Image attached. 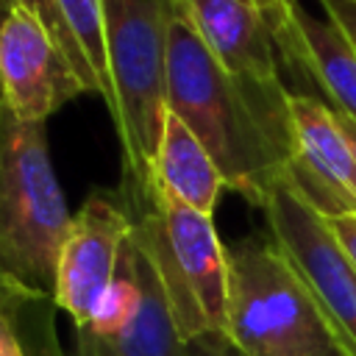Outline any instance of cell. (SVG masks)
Masks as SVG:
<instances>
[{
    "instance_id": "6da1fadb",
    "label": "cell",
    "mask_w": 356,
    "mask_h": 356,
    "mask_svg": "<svg viewBox=\"0 0 356 356\" xmlns=\"http://www.w3.org/2000/svg\"><path fill=\"white\" fill-rule=\"evenodd\" d=\"M167 108L200 139L225 189L264 206L292 153L289 92L270 95L228 75L172 11L167 42Z\"/></svg>"
},
{
    "instance_id": "9a60e30c",
    "label": "cell",
    "mask_w": 356,
    "mask_h": 356,
    "mask_svg": "<svg viewBox=\"0 0 356 356\" xmlns=\"http://www.w3.org/2000/svg\"><path fill=\"white\" fill-rule=\"evenodd\" d=\"M136 306H139V281H136V270H134L131 245L125 242L114 281L100 295L89 323L75 334L78 337H89V339H111L131 323V317L136 314Z\"/></svg>"
},
{
    "instance_id": "8fae6325",
    "label": "cell",
    "mask_w": 356,
    "mask_h": 356,
    "mask_svg": "<svg viewBox=\"0 0 356 356\" xmlns=\"http://www.w3.org/2000/svg\"><path fill=\"white\" fill-rule=\"evenodd\" d=\"M172 8L228 75L270 95L292 92L281 78L278 47L259 6L248 0H172Z\"/></svg>"
},
{
    "instance_id": "44dd1931",
    "label": "cell",
    "mask_w": 356,
    "mask_h": 356,
    "mask_svg": "<svg viewBox=\"0 0 356 356\" xmlns=\"http://www.w3.org/2000/svg\"><path fill=\"white\" fill-rule=\"evenodd\" d=\"M28 350H31V356H72V353H64V350L58 348V339H56V334H53V328H50V320L42 325L36 342L28 339Z\"/></svg>"
},
{
    "instance_id": "7402d4cb",
    "label": "cell",
    "mask_w": 356,
    "mask_h": 356,
    "mask_svg": "<svg viewBox=\"0 0 356 356\" xmlns=\"http://www.w3.org/2000/svg\"><path fill=\"white\" fill-rule=\"evenodd\" d=\"M337 114V111H334ZM339 117V122H342V131H345V136H348V142L353 145V153H356V122L353 120H348L345 114H337Z\"/></svg>"
},
{
    "instance_id": "7c38bea8",
    "label": "cell",
    "mask_w": 356,
    "mask_h": 356,
    "mask_svg": "<svg viewBox=\"0 0 356 356\" xmlns=\"http://www.w3.org/2000/svg\"><path fill=\"white\" fill-rule=\"evenodd\" d=\"M134 270L139 281V306L131 323L111 339H89L78 337L72 356H186V339L175 323L172 306L161 286L159 273L150 259L128 239Z\"/></svg>"
},
{
    "instance_id": "ffe728a7",
    "label": "cell",
    "mask_w": 356,
    "mask_h": 356,
    "mask_svg": "<svg viewBox=\"0 0 356 356\" xmlns=\"http://www.w3.org/2000/svg\"><path fill=\"white\" fill-rule=\"evenodd\" d=\"M28 309H31V306H28ZM25 314H28V312H25ZM22 323H25V317H22ZM22 323L0 334V356H31L28 339H25V334H22Z\"/></svg>"
},
{
    "instance_id": "ba28073f",
    "label": "cell",
    "mask_w": 356,
    "mask_h": 356,
    "mask_svg": "<svg viewBox=\"0 0 356 356\" xmlns=\"http://www.w3.org/2000/svg\"><path fill=\"white\" fill-rule=\"evenodd\" d=\"M134 231L131 214L111 189H92L72 214L56 267L53 306L67 312L81 331L100 295L117 275L122 248Z\"/></svg>"
},
{
    "instance_id": "603a6c76",
    "label": "cell",
    "mask_w": 356,
    "mask_h": 356,
    "mask_svg": "<svg viewBox=\"0 0 356 356\" xmlns=\"http://www.w3.org/2000/svg\"><path fill=\"white\" fill-rule=\"evenodd\" d=\"M17 0H0V22H3V17L11 11V6H14Z\"/></svg>"
},
{
    "instance_id": "30bf717a",
    "label": "cell",
    "mask_w": 356,
    "mask_h": 356,
    "mask_svg": "<svg viewBox=\"0 0 356 356\" xmlns=\"http://www.w3.org/2000/svg\"><path fill=\"white\" fill-rule=\"evenodd\" d=\"M292 153L286 178L323 214H356V153L339 117L314 95L289 92Z\"/></svg>"
},
{
    "instance_id": "5bb4252c",
    "label": "cell",
    "mask_w": 356,
    "mask_h": 356,
    "mask_svg": "<svg viewBox=\"0 0 356 356\" xmlns=\"http://www.w3.org/2000/svg\"><path fill=\"white\" fill-rule=\"evenodd\" d=\"M47 14L56 39L86 86V95H97L106 108H111L103 0H47Z\"/></svg>"
},
{
    "instance_id": "277c9868",
    "label": "cell",
    "mask_w": 356,
    "mask_h": 356,
    "mask_svg": "<svg viewBox=\"0 0 356 356\" xmlns=\"http://www.w3.org/2000/svg\"><path fill=\"white\" fill-rule=\"evenodd\" d=\"M222 334L242 356H342L317 300L270 234L228 248Z\"/></svg>"
},
{
    "instance_id": "52a82bcc",
    "label": "cell",
    "mask_w": 356,
    "mask_h": 356,
    "mask_svg": "<svg viewBox=\"0 0 356 356\" xmlns=\"http://www.w3.org/2000/svg\"><path fill=\"white\" fill-rule=\"evenodd\" d=\"M0 92L22 122H44L64 103L86 95L50 28L47 0H17L0 22Z\"/></svg>"
},
{
    "instance_id": "4fadbf2b",
    "label": "cell",
    "mask_w": 356,
    "mask_h": 356,
    "mask_svg": "<svg viewBox=\"0 0 356 356\" xmlns=\"http://www.w3.org/2000/svg\"><path fill=\"white\" fill-rule=\"evenodd\" d=\"M153 186L164 197L200 214H214L220 192L225 189V178L209 150L172 111L164 117V131L153 159Z\"/></svg>"
},
{
    "instance_id": "7a4b0ae2",
    "label": "cell",
    "mask_w": 356,
    "mask_h": 356,
    "mask_svg": "<svg viewBox=\"0 0 356 356\" xmlns=\"http://www.w3.org/2000/svg\"><path fill=\"white\" fill-rule=\"evenodd\" d=\"M120 197L131 214V239L150 259L184 339L222 334L228 309V248L220 242L211 214H200L164 197L153 184L120 181Z\"/></svg>"
},
{
    "instance_id": "cb8c5ba5",
    "label": "cell",
    "mask_w": 356,
    "mask_h": 356,
    "mask_svg": "<svg viewBox=\"0 0 356 356\" xmlns=\"http://www.w3.org/2000/svg\"><path fill=\"white\" fill-rule=\"evenodd\" d=\"M248 3H253V6H259V8H261V6H267V3H273V0H248Z\"/></svg>"
},
{
    "instance_id": "8992f818",
    "label": "cell",
    "mask_w": 356,
    "mask_h": 356,
    "mask_svg": "<svg viewBox=\"0 0 356 356\" xmlns=\"http://www.w3.org/2000/svg\"><path fill=\"white\" fill-rule=\"evenodd\" d=\"M267 234L317 300L342 356H356V267L328 220L281 175L264 206Z\"/></svg>"
},
{
    "instance_id": "d6986e66",
    "label": "cell",
    "mask_w": 356,
    "mask_h": 356,
    "mask_svg": "<svg viewBox=\"0 0 356 356\" xmlns=\"http://www.w3.org/2000/svg\"><path fill=\"white\" fill-rule=\"evenodd\" d=\"M337 242L342 245V250L348 253V259L356 267V214H342V217H325Z\"/></svg>"
},
{
    "instance_id": "2e32d148",
    "label": "cell",
    "mask_w": 356,
    "mask_h": 356,
    "mask_svg": "<svg viewBox=\"0 0 356 356\" xmlns=\"http://www.w3.org/2000/svg\"><path fill=\"white\" fill-rule=\"evenodd\" d=\"M36 300H47V298L25 289L22 284H17V281H11L8 275L0 273V334L19 325L28 306L36 303Z\"/></svg>"
},
{
    "instance_id": "3957f363",
    "label": "cell",
    "mask_w": 356,
    "mask_h": 356,
    "mask_svg": "<svg viewBox=\"0 0 356 356\" xmlns=\"http://www.w3.org/2000/svg\"><path fill=\"white\" fill-rule=\"evenodd\" d=\"M70 220L44 122H22L0 103V273L53 300Z\"/></svg>"
},
{
    "instance_id": "9c48e42d",
    "label": "cell",
    "mask_w": 356,
    "mask_h": 356,
    "mask_svg": "<svg viewBox=\"0 0 356 356\" xmlns=\"http://www.w3.org/2000/svg\"><path fill=\"white\" fill-rule=\"evenodd\" d=\"M281 67L320 97L331 111L356 122V47L325 14L317 17L300 0H273L261 6Z\"/></svg>"
},
{
    "instance_id": "5b68a950",
    "label": "cell",
    "mask_w": 356,
    "mask_h": 356,
    "mask_svg": "<svg viewBox=\"0 0 356 356\" xmlns=\"http://www.w3.org/2000/svg\"><path fill=\"white\" fill-rule=\"evenodd\" d=\"M111 122L122 145V181L153 184L167 117V42L172 0H103Z\"/></svg>"
},
{
    "instance_id": "ac0fdd59",
    "label": "cell",
    "mask_w": 356,
    "mask_h": 356,
    "mask_svg": "<svg viewBox=\"0 0 356 356\" xmlns=\"http://www.w3.org/2000/svg\"><path fill=\"white\" fill-rule=\"evenodd\" d=\"M186 356H242L225 334H200L189 339Z\"/></svg>"
},
{
    "instance_id": "e0dca14e",
    "label": "cell",
    "mask_w": 356,
    "mask_h": 356,
    "mask_svg": "<svg viewBox=\"0 0 356 356\" xmlns=\"http://www.w3.org/2000/svg\"><path fill=\"white\" fill-rule=\"evenodd\" d=\"M323 14L339 25V31L356 47V0H317Z\"/></svg>"
},
{
    "instance_id": "d4e9b609",
    "label": "cell",
    "mask_w": 356,
    "mask_h": 356,
    "mask_svg": "<svg viewBox=\"0 0 356 356\" xmlns=\"http://www.w3.org/2000/svg\"><path fill=\"white\" fill-rule=\"evenodd\" d=\"M0 103H3V92H0Z\"/></svg>"
}]
</instances>
